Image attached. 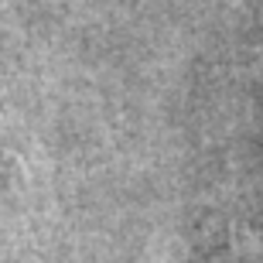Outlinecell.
<instances>
[{"label":"cell","mask_w":263,"mask_h":263,"mask_svg":"<svg viewBox=\"0 0 263 263\" xmlns=\"http://www.w3.org/2000/svg\"><path fill=\"white\" fill-rule=\"evenodd\" d=\"M209 263H263V226H243L215 250Z\"/></svg>","instance_id":"cell-1"}]
</instances>
